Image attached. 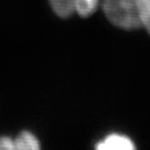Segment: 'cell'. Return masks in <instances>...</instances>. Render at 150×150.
<instances>
[{
  "mask_svg": "<svg viewBox=\"0 0 150 150\" xmlns=\"http://www.w3.org/2000/svg\"><path fill=\"white\" fill-rule=\"evenodd\" d=\"M141 0H101L106 18L115 26L123 29L142 27L140 15Z\"/></svg>",
  "mask_w": 150,
  "mask_h": 150,
  "instance_id": "cell-1",
  "label": "cell"
},
{
  "mask_svg": "<svg viewBox=\"0 0 150 150\" xmlns=\"http://www.w3.org/2000/svg\"><path fill=\"white\" fill-rule=\"evenodd\" d=\"M100 0H49L52 9L57 16L68 18L74 13L88 17L97 9Z\"/></svg>",
  "mask_w": 150,
  "mask_h": 150,
  "instance_id": "cell-2",
  "label": "cell"
},
{
  "mask_svg": "<svg viewBox=\"0 0 150 150\" xmlns=\"http://www.w3.org/2000/svg\"><path fill=\"white\" fill-rule=\"evenodd\" d=\"M99 150H131L134 148L132 141L126 136L112 134L96 145Z\"/></svg>",
  "mask_w": 150,
  "mask_h": 150,
  "instance_id": "cell-3",
  "label": "cell"
},
{
  "mask_svg": "<svg viewBox=\"0 0 150 150\" xmlns=\"http://www.w3.org/2000/svg\"><path fill=\"white\" fill-rule=\"evenodd\" d=\"M15 149L37 150L40 148L38 139L29 131H23L14 140Z\"/></svg>",
  "mask_w": 150,
  "mask_h": 150,
  "instance_id": "cell-4",
  "label": "cell"
},
{
  "mask_svg": "<svg viewBox=\"0 0 150 150\" xmlns=\"http://www.w3.org/2000/svg\"><path fill=\"white\" fill-rule=\"evenodd\" d=\"M140 15L142 27L150 33V0L140 1Z\"/></svg>",
  "mask_w": 150,
  "mask_h": 150,
  "instance_id": "cell-5",
  "label": "cell"
},
{
  "mask_svg": "<svg viewBox=\"0 0 150 150\" xmlns=\"http://www.w3.org/2000/svg\"><path fill=\"white\" fill-rule=\"evenodd\" d=\"M15 149L14 140L8 137L0 138V150H13Z\"/></svg>",
  "mask_w": 150,
  "mask_h": 150,
  "instance_id": "cell-6",
  "label": "cell"
}]
</instances>
